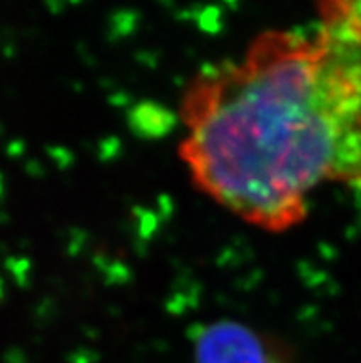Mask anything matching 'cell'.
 I'll return each mask as SVG.
<instances>
[{"label":"cell","instance_id":"6da1fadb","mask_svg":"<svg viewBox=\"0 0 361 363\" xmlns=\"http://www.w3.org/2000/svg\"><path fill=\"white\" fill-rule=\"evenodd\" d=\"M313 8L311 30H264L181 94L194 184L267 233L302 223L323 184L361 192V0Z\"/></svg>","mask_w":361,"mask_h":363},{"label":"cell","instance_id":"7a4b0ae2","mask_svg":"<svg viewBox=\"0 0 361 363\" xmlns=\"http://www.w3.org/2000/svg\"><path fill=\"white\" fill-rule=\"evenodd\" d=\"M192 363H297V352L279 334L236 319H216L196 332Z\"/></svg>","mask_w":361,"mask_h":363}]
</instances>
